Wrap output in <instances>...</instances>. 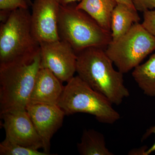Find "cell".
Masks as SVG:
<instances>
[{
    "instance_id": "6da1fadb",
    "label": "cell",
    "mask_w": 155,
    "mask_h": 155,
    "mask_svg": "<svg viewBox=\"0 0 155 155\" xmlns=\"http://www.w3.org/2000/svg\"><path fill=\"white\" fill-rule=\"evenodd\" d=\"M77 55L78 75L91 88L117 106L129 96L124 83V74L115 70L105 49L88 48Z\"/></svg>"
},
{
    "instance_id": "7a4b0ae2",
    "label": "cell",
    "mask_w": 155,
    "mask_h": 155,
    "mask_svg": "<svg viewBox=\"0 0 155 155\" xmlns=\"http://www.w3.org/2000/svg\"><path fill=\"white\" fill-rule=\"evenodd\" d=\"M28 9L11 11L0 26V64L30 62L40 51L32 30Z\"/></svg>"
},
{
    "instance_id": "3957f363",
    "label": "cell",
    "mask_w": 155,
    "mask_h": 155,
    "mask_svg": "<svg viewBox=\"0 0 155 155\" xmlns=\"http://www.w3.org/2000/svg\"><path fill=\"white\" fill-rule=\"evenodd\" d=\"M40 51L30 62L0 64V115L25 110L41 66Z\"/></svg>"
},
{
    "instance_id": "277c9868",
    "label": "cell",
    "mask_w": 155,
    "mask_h": 155,
    "mask_svg": "<svg viewBox=\"0 0 155 155\" xmlns=\"http://www.w3.org/2000/svg\"><path fill=\"white\" fill-rule=\"evenodd\" d=\"M76 5H61L58 23L60 38L68 43L77 53L90 48L105 49L112 41L110 32L86 12L77 9Z\"/></svg>"
},
{
    "instance_id": "5b68a950",
    "label": "cell",
    "mask_w": 155,
    "mask_h": 155,
    "mask_svg": "<svg viewBox=\"0 0 155 155\" xmlns=\"http://www.w3.org/2000/svg\"><path fill=\"white\" fill-rule=\"evenodd\" d=\"M58 105L66 115L90 114L104 124H113L120 119V114L113 108V104L78 75L74 76L64 86Z\"/></svg>"
},
{
    "instance_id": "8992f818",
    "label": "cell",
    "mask_w": 155,
    "mask_h": 155,
    "mask_svg": "<svg viewBox=\"0 0 155 155\" xmlns=\"http://www.w3.org/2000/svg\"><path fill=\"white\" fill-rule=\"evenodd\" d=\"M155 50V38L137 22L123 36L112 41L105 51L118 70L125 74L141 64Z\"/></svg>"
},
{
    "instance_id": "52a82bcc",
    "label": "cell",
    "mask_w": 155,
    "mask_h": 155,
    "mask_svg": "<svg viewBox=\"0 0 155 155\" xmlns=\"http://www.w3.org/2000/svg\"><path fill=\"white\" fill-rule=\"evenodd\" d=\"M41 68H46L62 82H68L76 72L77 55L67 42L60 39L40 44Z\"/></svg>"
},
{
    "instance_id": "ba28073f",
    "label": "cell",
    "mask_w": 155,
    "mask_h": 155,
    "mask_svg": "<svg viewBox=\"0 0 155 155\" xmlns=\"http://www.w3.org/2000/svg\"><path fill=\"white\" fill-rule=\"evenodd\" d=\"M60 0H33L31 22L35 36L40 44L61 39L58 30Z\"/></svg>"
},
{
    "instance_id": "9c48e42d",
    "label": "cell",
    "mask_w": 155,
    "mask_h": 155,
    "mask_svg": "<svg viewBox=\"0 0 155 155\" xmlns=\"http://www.w3.org/2000/svg\"><path fill=\"white\" fill-rule=\"evenodd\" d=\"M25 109L42 141L43 151L51 155V140L62 126L65 112L58 105L44 103L28 102Z\"/></svg>"
},
{
    "instance_id": "30bf717a",
    "label": "cell",
    "mask_w": 155,
    "mask_h": 155,
    "mask_svg": "<svg viewBox=\"0 0 155 155\" xmlns=\"http://www.w3.org/2000/svg\"><path fill=\"white\" fill-rule=\"evenodd\" d=\"M2 126L5 138L23 146L39 150L43 147L40 137L25 110H18L1 114Z\"/></svg>"
},
{
    "instance_id": "8fae6325",
    "label": "cell",
    "mask_w": 155,
    "mask_h": 155,
    "mask_svg": "<svg viewBox=\"0 0 155 155\" xmlns=\"http://www.w3.org/2000/svg\"><path fill=\"white\" fill-rule=\"evenodd\" d=\"M62 82L48 69L41 68L28 102L58 105L64 91Z\"/></svg>"
},
{
    "instance_id": "7c38bea8",
    "label": "cell",
    "mask_w": 155,
    "mask_h": 155,
    "mask_svg": "<svg viewBox=\"0 0 155 155\" xmlns=\"http://www.w3.org/2000/svg\"><path fill=\"white\" fill-rule=\"evenodd\" d=\"M116 0H81L76 8L86 12L105 30L111 33L112 14Z\"/></svg>"
},
{
    "instance_id": "4fadbf2b",
    "label": "cell",
    "mask_w": 155,
    "mask_h": 155,
    "mask_svg": "<svg viewBox=\"0 0 155 155\" xmlns=\"http://www.w3.org/2000/svg\"><path fill=\"white\" fill-rule=\"evenodd\" d=\"M140 17L134 8L118 3L112 14L111 34L112 41H115L127 33L136 23L139 22Z\"/></svg>"
},
{
    "instance_id": "5bb4252c",
    "label": "cell",
    "mask_w": 155,
    "mask_h": 155,
    "mask_svg": "<svg viewBox=\"0 0 155 155\" xmlns=\"http://www.w3.org/2000/svg\"><path fill=\"white\" fill-rule=\"evenodd\" d=\"M77 147L81 155H114L107 148L104 134L93 129L84 130Z\"/></svg>"
},
{
    "instance_id": "9a60e30c",
    "label": "cell",
    "mask_w": 155,
    "mask_h": 155,
    "mask_svg": "<svg viewBox=\"0 0 155 155\" xmlns=\"http://www.w3.org/2000/svg\"><path fill=\"white\" fill-rule=\"evenodd\" d=\"M132 75L144 94L155 97V53L146 62L134 68Z\"/></svg>"
},
{
    "instance_id": "2e32d148",
    "label": "cell",
    "mask_w": 155,
    "mask_h": 155,
    "mask_svg": "<svg viewBox=\"0 0 155 155\" xmlns=\"http://www.w3.org/2000/svg\"><path fill=\"white\" fill-rule=\"evenodd\" d=\"M1 155H49L44 152L23 146L8 139L0 143Z\"/></svg>"
},
{
    "instance_id": "e0dca14e",
    "label": "cell",
    "mask_w": 155,
    "mask_h": 155,
    "mask_svg": "<svg viewBox=\"0 0 155 155\" xmlns=\"http://www.w3.org/2000/svg\"><path fill=\"white\" fill-rule=\"evenodd\" d=\"M29 8L25 0H0L1 17H8L11 11L19 8Z\"/></svg>"
},
{
    "instance_id": "ac0fdd59",
    "label": "cell",
    "mask_w": 155,
    "mask_h": 155,
    "mask_svg": "<svg viewBox=\"0 0 155 155\" xmlns=\"http://www.w3.org/2000/svg\"><path fill=\"white\" fill-rule=\"evenodd\" d=\"M142 24L155 38V9L143 12V21Z\"/></svg>"
},
{
    "instance_id": "d6986e66",
    "label": "cell",
    "mask_w": 155,
    "mask_h": 155,
    "mask_svg": "<svg viewBox=\"0 0 155 155\" xmlns=\"http://www.w3.org/2000/svg\"><path fill=\"white\" fill-rule=\"evenodd\" d=\"M134 8L137 11L144 12L155 9V0H131Z\"/></svg>"
},
{
    "instance_id": "ffe728a7",
    "label": "cell",
    "mask_w": 155,
    "mask_h": 155,
    "mask_svg": "<svg viewBox=\"0 0 155 155\" xmlns=\"http://www.w3.org/2000/svg\"><path fill=\"white\" fill-rule=\"evenodd\" d=\"M152 134H155V125L154 126H151L148 129H147L145 133L143 136L142 137V141L145 140L150 135H151ZM155 152V142L154 144L150 148L148 149L146 151L145 155H148L152 153Z\"/></svg>"
},
{
    "instance_id": "44dd1931",
    "label": "cell",
    "mask_w": 155,
    "mask_h": 155,
    "mask_svg": "<svg viewBox=\"0 0 155 155\" xmlns=\"http://www.w3.org/2000/svg\"><path fill=\"white\" fill-rule=\"evenodd\" d=\"M147 149V147H143L140 148L130 150L128 153L129 155H145Z\"/></svg>"
},
{
    "instance_id": "7402d4cb",
    "label": "cell",
    "mask_w": 155,
    "mask_h": 155,
    "mask_svg": "<svg viewBox=\"0 0 155 155\" xmlns=\"http://www.w3.org/2000/svg\"><path fill=\"white\" fill-rule=\"evenodd\" d=\"M116 1H117L118 3H122V4H125V5L130 6L131 8H134L131 0H116Z\"/></svg>"
},
{
    "instance_id": "603a6c76",
    "label": "cell",
    "mask_w": 155,
    "mask_h": 155,
    "mask_svg": "<svg viewBox=\"0 0 155 155\" xmlns=\"http://www.w3.org/2000/svg\"><path fill=\"white\" fill-rule=\"evenodd\" d=\"M81 0H60L61 5H67L71 3H75L76 2H80Z\"/></svg>"
},
{
    "instance_id": "cb8c5ba5",
    "label": "cell",
    "mask_w": 155,
    "mask_h": 155,
    "mask_svg": "<svg viewBox=\"0 0 155 155\" xmlns=\"http://www.w3.org/2000/svg\"><path fill=\"white\" fill-rule=\"evenodd\" d=\"M25 1L26 3H27V4H28V5L29 6V7L31 6L32 2L31 0H25Z\"/></svg>"
}]
</instances>
